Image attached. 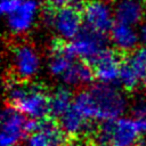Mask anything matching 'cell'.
I'll return each instance as SVG.
<instances>
[{
	"label": "cell",
	"instance_id": "obj_1",
	"mask_svg": "<svg viewBox=\"0 0 146 146\" xmlns=\"http://www.w3.org/2000/svg\"><path fill=\"white\" fill-rule=\"evenodd\" d=\"M8 103L27 119L44 120L49 115V95L38 83L9 79L5 87Z\"/></svg>",
	"mask_w": 146,
	"mask_h": 146
},
{
	"label": "cell",
	"instance_id": "obj_2",
	"mask_svg": "<svg viewBox=\"0 0 146 146\" xmlns=\"http://www.w3.org/2000/svg\"><path fill=\"white\" fill-rule=\"evenodd\" d=\"M143 133L133 116H121L100 122L95 131V140L99 146H139Z\"/></svg>",
	"mask_w": 146,
	"mask_h": 146
},
{
	"label": "cell",
	"instance_id": "obj_3",
	"mask_svg": "<svg viewBox=\"0 0 146 146\" xmlns=\"http://www.w3.org/2000/svg\"><path fill=\"white\" fill-rule=\"evenodd\" d=\"M94 107L96 121L115 120L125 113L128 108V99L123 90L114 84L96 83L89 88Z\"/></svg>",
	"mask_w": 146,
	"mask_h": 146
},
{
	"label": "cell",
	"instance_id": "obj_4",
	"mask_svg": "<svg viewBox=\"0 0 146 146\" xmlns=\"http://www.w3.org/2000/svg\"><path fill=\"white\" fill-rule=\"evenodd\" d=\"M46 24L52 29L60 41H72L83 30V18L80 9L64 6L57 9L49 8L43 15Z\"/></svg>",
	"mask_w": 146,
	"mask_h": 146
},
{
	"label": "cell",
	"instance_id": "obj_5",
	"mask_svg": "<svg viewBox=\"0 0 146 146\" xmlns=\"http://www.w3.org/2000/svg\"><path fill=\"white\" fill-rule=\"evenodd\" d=\"M10 70L17 80L31 81L41 71L42 58L39 50L30 42H17L10 49Z\"/></svg>",
	"mask_w": 146,
	"mask_h": 146
},
{
	"label": "cell",
	"instance_id": "obj_6",
	"mask_svg": "<svg viewBox=\"0 0 146 146\" xmlns=\"http://www.w3.org/2000/svg\"><path fill=\"white\" fill-rule=\"evenodd\" d=\"M68 54L79 60L92 63L99 54L106 49L105 34L83 27L80 34L65 44Z\"/></svg>",
	"mask_w": 146,
	"mask_h": 146
},
{
	"label": "cell",
	"instance_id": "obj_7",
	"mask_svg": "<svg viewBox=\"0 0 146 146\" xmlns=\"http://www.w3.org/2000/svg\"><path fill=\"white\" fill-rule=\"evenodd\" d=\"M40 14V0H24L15 10L5 16L8 32L15 36L27 34L36 24Z\"/></svg>",
	"mask_w": 146,
	"mask_h": 146
},
{
	"label": "cell",
	"instance_id": "obj_8",
	"mask_svg": "<svg viewBox=\"0 0 146 146\" xmlns=\"http://www.w3.org/2000/svg\"><path fill=\"white\" fill-rule=\"evenodd\" d=\"M81 13L84 27L102 34L110 32L116 22L114 9L106 0H87Z\"/></svg>",
	"mask_w": 146,
	"mask_h": 146
},
{
	"label": "cell",
	"instance_id": "obj_9",
	"mask_svg": "<svg viewBox=\"0 0 146 146\" xmlns=\"http://www.w3.org/2000/svg\"><path fill=\"white\" fill-rule=\"evenodd\" d=\"M27 117L11 105L6 106L1 113V146H17L27 137L26 131Z\"/></svg>",
	"mask_w": 146,
	"mask_h": 146
},
{
	"label": "cell",
	"instance_id": "obj_10",
	"mask_svg": "<svg viewBox=\"0 0 146 146\" xmlns=\"http://www.w3.org/2000/svg\"><path fill=\"white\" fill-rule=\"evenodd\" d=\"M146 76V47H138L122 60L119 83L122 89L135 90Z\"/></svg>",
	"mask_w": 146,
	"mask_h": 146
},
{
	"label": "cell",
	"instance_id": "obj_11",
	"mask_svg": "<svg viewBox=\"0 0 146 146\" xmlns=\"http://www.w3.org/2000/svg\"><path fill=\"white\" fill-rule=\"evenodd\" d=\"M121 66L122 60L120 58L119 51L106 48L92 62L95 79H97L100 83L114 84L115 82H119Z\"/></svg>",
	"mask_w": 146,
	"mask_h": 146
},
{
	"label": "cell",
	"instance_id": "obj_12",
	"mask_svg": "<svg viewBox=\"0 0 146 146\" xmlns=\"http://www.w3.org/2000/svg\"><path fill=\"white\" fill-rule=\"evenodd\" d=\"M66 133L59 124L51 120H41L39 128L29 133L24 140V146H65Z\"/></svg>",
	"mask_w": 146,
	"mask_h": 146
},
{
	"label": "cell",
	"instance_id": "obj_13",
	"mask_svg": "<svg viewBox=\"0 0 146 146\" xmlns=\"http://www.w3.org/2000/svg\"><path fill=\"white\" fill-rule=\"evenodd\" d=\"M110 42L116 51L130 54L137 49L140 43L139 30H137L136 26L115 22L110 31Z\"/></svg>",
	"mask_w": 146,
	"mask_h": 146
},
{
	"label": "cell",
	"instance_id": "obj_14",
	"mask_svg": "<svg viewBox=\"0 0 146 146\" xmlns=\"http://www.w3.org/2000/svg\"><path fill=\"white\" fill-rule=\"evenodd\" d=\"M113 9L116 22L137 26L144 22L146 5L144 0H116Z\"/></svg>",
	"mask_w": 146,
	"mask_h": 146
},
{
	"label": "cell",
	"instance_id": "obj_15",
	"mask_svg": "<svg viewBox=\"0 0 146 146\" xmlns=\"http://www.w3.org/2000/svg\"><path fill=\"white\" fill-rule=\"evenodd\" d=\"M74 60L75 58H73L68 54L66 46L60 40L55 41L52 43L50 55L48 58V64H47L48 72L52 78L58 79L60 81V79L68 71L71 65L74 63Z\"/></svg>",
	"mask_w": 146,
	"mask_h": 146
},
{
	"label": "cell",
	"instance_id": "obj_16",
	"mask_svg": "<svg viewBox=\"0 0 146 146\" xmlns=\"http://www.w3.org/2000/svg\"><path fill=\"white\" fill-rule=\"evenodd\" d=\"M94 79L95 73L92 66L87 62L75 59L60 81L67 87H83L90 84Z\"/></svg>",
	"mask_w": 146,
	"mask_h": 146
},
{
	"label": "cell",
	"instance_id": "obj_17",
	"mask_svg": "<svg viewBox=\"0 0 146 146\" xmlns=\"http://www.w3.org/2000/svg\"><path fill=\"white\" fill-rule=\"evenodd\" d=\"M74 97L75 96L73 95L70 87H57L49 95V114L54 117L59 119L72 107Z\"/></svg>",
	"mask_w": 146,
	"mask_h": 146
},
{
	"label": "cell",
	"instance_id": "obj_18",
	"mask_svg": "<svg viewBox=\"0 0 146 146\" xmlns=\"http://www.w3.org/2000/svg\"><path fill=\"white\" fill-rule=\"evenodd\" d=\"M59 125L66 136L76 137L87 132L89 129V120L86 119L79 111H76L73 105L72 107L63 114L59 119Z\"/></svg>",
	"mask_w": 146,
	"mask_h": 146
},
{
	"label": "cell",
	"instance_id": "obj_19",
	"mask_svg": "<svg viewBox=\"0 0 146 146\" xmlns=\"http://www.w3.org/2000/svg\"><path fill=\"white\" fill-rule=\"evenodd\" d=\"M24 0H0V11L3 16H7L15 10Z\"/></svg>",
	"mask_w": 146,
	"mask_h": 146
},
{
	"label": "cell",
	"instance_id": "obj_20",
	"mask_svg": "<svg viewBox=\"0 0 146 146\" xmlns=\"http://www.w3.org/2000/svg\"><path fill=\"white\" fill-rule=\"evenodd\" d=\"M131 112H132V116L136 119L146 117V99H138L137 102H135Z\"/></svg>",
	"mask_w": 146,
	"mask_h": 146
},
{
	"label": "cell",
	"instance_id": "obj_21",
	"mask_svg": "<svg viewBox=\"0 0 146 146\" xmlns=\"http://www.w3.org/2000/svg\"><path fill=\"white\" fill-rule=\"evenodd\" d=\"M41 1L46 3L48 8H51V9H57L68 5V0H41Z\"/></svg>",
	"mask_w": 146,
	"mask_h": 146
},
{
	"label": "cell",
	"instance_id": "obj_22",
	"mask_svg": "<svg viewBox=\"0 0 146 146\" xmlns=\"http://www.w3.org/2000/svg\"><path fill=\"white\" fill-rule=\"evenodd\" d=\"M139 36H140V43L146 47V21H144L140 24L139 27Z\"/></svg>",
	"mask_w": 146,
	"mask_h": 146
},
{
	"label": "cell",
	"instance_id": "obj_23",
	"mask_svg": "<svg viewBox=\"0 0 146 146\" xmlns=\"http://www.w3.org/2000/svg\"><path fill=\"white\" fill-rule=\"evenodd\" d=\"M86 2V0H68V6H72L76 9H82Z\"/></svg>",
	"mask_w": 146,
	"mask_h": 146
},
{
	"label": "cell",
	"instance_id": "obj_24",
	"mask_svg": "<svg viewBox=\"0 0 146 146\" xmlns=\"http://www.w3.org/2000/svg\"><path fill=\"white\" fill-rule=\"evenodd\" d=\"M137 121H138V125H139V129H140L143 136H146V117L137 119Z\"/></svg>",
	"mask_w": 146,
	"mask_h": 146
},
{
	"label": "cell",
	"instance_id": "obj_25",
	"mask_svg": "<svg viewBox=\"0 0 146 146\" xmlns=\"http://www.w3.org/2000/svg\"><path fill=\"white\" fill-rule=\"evenodd\" d=\"M143 84H144V87H145V89H146V76H145V79H144V81H143Z\"/></svg>",
	"mask_w": 146,
	"mask_h": 146
},
{
	"label": "cell",
	"instance_id": "obj_26",
	"mask_svg": "<svg viewBox=\"0 0 146 146\" xmlns=\"http://www.w3.org/2000/svg\"><path fill=\"white\" fill-rule=\"evenodd\" d=\"M144 2H145V5H146V0H144Z\"/></svg>",
	"mask_w": 146,
	"mask_h": 146
}]
</instances>
